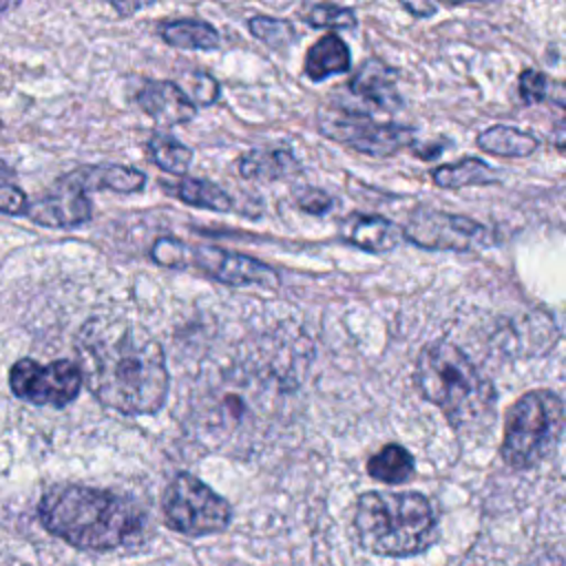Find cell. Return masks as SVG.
I'll return each instance as SVG.
<instances>
[{
    "label": "cell",
    "mask_w": 566,
    "mask_h": 566,
    "mask_svg": "<svg viewBox=\"0 0 566 566\" xmlns=\"http://www.w3.org/2000/svg\"><path fill=\"white\" fill-rule=\"evenodd\" d=\"M88 391L124 416H153L168 396V367L155 336L126 318L95 316L75 340Z\"/></svg>",
    "instance_id": "cell-1"
},
{
    "label": "cell",
    "mask_w": 566,
    "mask_h": 566,
    "mask_svg": "<svg viewBox=\"0 0 566 566\" xmlns=\"http://www.w3.org/2000/svg\"><path fill=\"white\" fill-rule=\"evenodd\" d=\"M42 526L82 551H113L144 524L135 500L82 484L51 486L38 504Z\"/></svg>",
    "instance_id": "cell-2"
},
{
    "label": "cell",
    "mask_w": 566,
    "mask_h": 566,
    "mask_svg": "<svg viewBox=\"0 0 566 566\" xmlns=\"http://www.w3.org/2000/svg\"><path fill=\"white\" fill-rule=\"evenodd\" d=\"M416 385L447 422L460 431H475L493 416L495 389L473 360L447 340L424 347L416 363Z\"/></svg>",
    "instance_id": "cell-3"
},
{
    "label": "cell",
    "mask_w": 566,
    "mask_h": 566,
    "mask_svg": "<svg viewBox=\"0 0 566 566\" xmlns=\"http://www.w3.org/2000/svg\"><path fill=\"white\" fill-rule=\"evenodd\" d=\"M352 531L367 553L411 557L436 542L438 520L418 491H367L354 504Z\"/></svg>",
    "instance_id": "cell-4"
},
{
    "label": "cell",
    "mask_w": 566,
    "mask_h": 566,
    "mask_svg": "<svg viewBox=\"0 0 566 566\" xmlns=\"http://www.w3.org/2000/svg\"><path fill=\"white\" fill-rule=\"evenodd\" d=\"M562 431V398L548 389L526 391L509 409L502 440V458L511 469H531L555 449Z\"/></svg>",
    "instance_id": "cell-5"
},
{
    "label": "cell",
    "mask_w": 566,
    "mask_h": 566,
    "mask_svg": "<svg viewBox=\"0 0 566 566\" xmlns=\"http://www.w3.org/2000/svg\"><path fill=\"white\" fill-rule=\"evenodd\" d=\"M150 254L159 265L179 268V270L195 268V270L212 276L214 281H221L226 285H234V287H239V285L276 287L279 285V276L270 265H265L252 256L230 252V250H223L217 245H195L192 248L177 239L164 237L153 243Z\"/></svg>",
    "instance_id": "cell-6"
},
{
    "label": "cell",
    "mask_w": 566,
    "mask_h": 566,
    "mask_svg": "<svg viewBox=\"0 0 566 566\" xmlns=\"http://www.w3.org/2000/svg\"><path fill=\"white\" fill-rule=\"evenodd\" d=\"M166 524L188 537L221 533L230 526L232 509L192 473H177L164 493Z\"/></svg>",
    "instance_id": "cell-7"
},
{
    "label": "cell",
    "mask_w": 566,
    "mask_h": 566,
    "mask_svg": "<svg viewBox=\"0 0 566 566\" xmlns=\"http://www.w3.org/2000/svg\"><path fill=\"white\" fill-rule=\"evenodd\" d=\"M318 130L369 157H389L413 144L416 130L394 122H376L365 111H349L343 106L321 108Z\"/></svg>",
    "instance_id": "cell-8"
},
{
    "label": "cell",
    "mask_w": 566,
    "mask_h": 566,
    "mask_svg": "<svg viewBox=\"0 0 566 566\" xmlns=\"http://www.w3.org/2000/svg\"><path fill=\"white\" fill-rule=\"evenodd\" d=\"M11 391L27 402L64 407L82 389V374L73 360H53L40 365L33 358H20L9 369Z\"/></svg>",
    "instance_id": "cell-9"
},
{
    "label": "cell",
    "mask_w": 566,
    "mask_h": 566,
    "mask_svg": "<svg viewBox=\"0 0 566 566\" xmlns=\"http://www.w3.org/2000/svg\"><path fill=\"white\" fill-rule=\"evenodd\" d=\"M402 237L427 250H478L493 241L491 230L469 217L444 210H416L402 228Z\"/></svg>",
    "instance_id": "cell-10"
},
{
    "label": "cell",
    "mask_w": 566,
    "mask_h": 566,
    "mask_svg": "<svg viewBox=\"0 0 566 566\" xmlns=\"http://www.w3.org/2000/svg\"><path fill=\"white\" fill-rule=\"evenodd\" d=\"M24 214L38 226L75 228L91 219L93 208L82 190L71 188L57 179L51 192L35 201H29Z\"/></svg>",
    "instance_id": "cell-11"
},
{
    "label": "cell",
    "mask_w": 566,
    "mask_h": 566,
    "mask_svg": "<svg viewBox=\"0 0 566 566\" xmlns=\"http://www.w3.org/2000/svg\"><path fill=\"white\" fill-rule=\"evenodd\" d=\"M137 104L161 126L188 124L197 113L172 80H146L137 91Z\"/></svg>",
    "instance_id": "cell-12"
},
{
    "label": "cell",
    "mask_w": 566,
    "mask_h": 566,
    "mask_svg": "<svg viewBox=\"0 0 566 566\" xmlns=\"http://www.w3.org/2000/svg\"><path fill=\"white\" fill-rule=\"evenodd\" d=\"M62 184L86 190H113V192H139L146 186V175L133 166L122 164H95L80 166L60 177Z\"/></svg>",
    "instance_id": "cell-13"
},
{
    "label": "cell",
    "mask_w": 566,
    "mask_h": 566,
    "mask_svg": "<svg viewBox=\"0 0 566 566\" xmlns=\"http://www.w3.org/2000/svg\"><path fill=\"white\" fill-rule=\"evenodd\" d=\"M347 88L356 97L380 111H396L402 102L396 88V71L376 57L365 60L356 69V73L347 82Z\"/></svg>",
    "instance_id": "cell-14"
},
{
    "label": "cell",
    "mask_w": 566,
    "mask_h": 566,
    "mask_svg": "<svg viewBox=\"0 0 566 566\" xmlns=\"http://www.w3.org/2000/svg\"><path fill=\"white\" fill-rule=\"evenodd\" d=\"M340 234L347 243L365 250V252H389L400 239L402 230L378 214H352L343 221Z\"/></svg>",
    "instance_id": "cell-15"
},
{
    "label": "cell",
    "mask_w": 566,
    "mask_h": 566,
    "mask_svg": "<svg viewBox=\"0 0 566 566\" xmlns=\"http://www.w3.org/2000/svg\"><path fill=\"white\" fill-rule=\"evenodd\" d=\"M239 175L243 179L276 181L301 172L298 159L287 148H254L239 157Z\"/></svg>",
    "instance_id": "cell-16"
},
{
    "label": "cell",
    "mask_w": 566,
    "mask_h": 566,
    "mask_svg": "<svg viewBox=\"0 0 566 566\" xmlns=\"http://www.w3.org/2000/svg\"><path fill=\"white\" fill-rule=\"evenodd\" d=\"M352 69L349 46L336 33H325L305 53L303 71L312 82H323L336 73H347Z\"/></svg>",
    "instance_id": "cell-17"
},
{
    "label": "cell",
    "mask_w": 566,
    "mask_h": 566,
    "mask_svg": "<svg viewBox=\"0 0 566 566\" xmlns=\"http://www.w3.org/2000/svg\"><path fill=\"white\" fill-rule=\"evenodd\" d=\"M161 40L175 49L188 51H212L221 44L219 31L203 20L195 18H179V20H164L157 27Z\"/></svg>",
    "instance_id": "cell-18"
},
{
    "label": "cell",
    "mask_w": 566,
    "mask_h": 566,
    "mask_svg": "<svg viewBox=\"0 0 566 566\" xmlns=\"http://www.w3.org/2000/svg\"><path fill=\"white\" fill-rule=\"evenodd\" d=\"M475 144L480 150L495 157H528L539 148V139L535 135L506 124L484 128L475 137Z\"/></svg>",
    "instance_id": "cell-19"
},
{
    "label": "cell",
    "mask_w": 566,
    "mask_h": 566,
    "mask_svg": "<svg viewBox=\"0 0 566 566\" xmlns=\"http://www.w3.org/2000/svg\"><path fill=\"white\" fill-rule=\"evenodd\" d=\"M431 179L438 188H464V186H489L500 181L495 168L478 157H464L453 164H442L431 170Z\"/></svg>",
    "instance_id": "cell-20"
},
{
    "label": "cell",
    "mask_w": 566,
    "mask_h": 566,
    "mask_svg": "<svg viewBox=\"0 0 566 566\" xmlns=\"http://www.w3.org/2000/svg\"><path fill=\"white\" fill-rule=\"evenodd\" d=\"M166 190L172 192V197H177L179 201L195 206V208H206V210H214V212H230L234 208L232 197L219 188L217 184L208 181V179H199V177H181L175 186L164 184Z\"/></svg>",
    "instance_id": "cell-21"
},
{
    "label": "cell",
    "mask_w": 566,
    "mask_h": 566,
    "mask_svg": "<svg viewBox=\"0 0 566 566\" xmlns=\"http://www.w3.org/2000/svg\"><path fill=\"white\" fill-rule=\"evenodd\" d=\"M367 473L385 484H402L413 475V455L402 444H385L367 460Z\"/></svg>",
    "instance_id": "cell-22"
},
{
    "label": "cell",
    "mask_w": 566,
    "mask_h": 566,
    "mask_svg": "<svg viewBox=\"0 0 566 566\" xmlns=\"http://www.w3.org/2000/svg\"><path fill=\"white\" fill-rule=\"evenodd\" d=\"M148 153H150V159L155 161V166L170 175H186V170L192 161V150L186 144H181L179 139H175L170 135H161V133L150 137Z\"/></svg>",
    "instance_id": "cell-23"
},
{
    "label": "cell",
    "mask_w": 566,
    "mask_h": 566,
    "mask_svg": "<svg viewBox=\"0 0 566 566\" xmlns=\"http://www.w3.org/2000/svg\"><path fill=\"white\" fill-rule=\"evenodd\" d=\"M177 88L186 95V99L197 108L212 106L221 97V86L214 75L206 71H181L177 80H172Z\"/></svg>",
    "instance_id": "cell-24"
},
{
    "label": "cell",
    "mask_w": 566,
    "mask_h": 566,
    "mask_svg": "<svg viewBox=\"0 0 566 566\" xmlns=\"http://www.w3.org/2000/svg\"><path fill=\"white\" fill-rule=\"evenodd\" d=\"M248 31L259 42H263L265 46H270L274 51L287 49L296 40L294 24L290 20H281V18H272V15H254V18H250L248 20Z\"/></svg>",
    "instance_id": "cell-25"
},
{
    "label": "cell",
    "mask_w": 566,
    "mask_h": 566,
    "mask_svg": "<svg viewBox=\"0 0 566 566\" xmlns=\"http://www.w3.org/2000/svg\"><path fill=\"white\" fill-rule=\"evenodd\" d=\"M303 20L314 29H354L356 13L338 4H314L307 9Z\"/></svg>",
    "instance_id": "cell-26"
},
{
    "label": "cell",
    "mask_w": 566,
    "mask_h": 566,
    "mask_svg": "<svg viewBox=\"0 0 566 566\" xmlns=\"http://www.w3.org/2000/svg\"><path fill=\"white\" fill-rule=\"evenodd\" d=\"M517 91L526 106L544 102L548 95V77L537 69H524L517 77Z\"/></svg>",
    "instance_id": "cell-27"
},
{
    "label": "cell",
    "mask_w": 566,
    "mask_h": 566,
    "mask_svg": "<svg viewBox=\"0 0 566 566\" xmlns=\"http://www.w3.org/2000/svg\"><path fill=\"white\" fill-rule=\"evenodd\" d=\"M296 206L307 214H325V212H329L334 201L325 190L305 186L296 192Z\"/></svg>",
    "instance_id": "cell-28"
},
{
    "label": "cell",
    "mask_w": 566,
    "mask_h": 566,
    "mask_svg": "<svg viewBox=\"0 0 566 566\" xmlns=\"http://www.w3.org/2000/svg\"><path fill=\"white\" fill-rule=\"evenodd\" d=\"M27 206H29V199L18 186L0 184V212L20 217L27 212Z\"/></svg>",
    "instance_id": "cell-29"
},
{
    "label": "cell",
    "mask_w": 566,
    "mask_h": 566,
    "mask_svg": "<svg viewBox=\"0 0 566 566\" xmlns=\"http://www.w3.org/2000/svg\"><path fill=\"white\" fill-rule=\"evenodd\" d=\"M106 2L113 7V11H115L117 15L130 18V15L139 13L142 9L150 7L155 0H106Z\"/></svg>",
    "instance_id": "cell-30"
},
{
    "label": "cell",
    "mask_w": 566,
    "mask_h": 566,
    "mask_svg": "<svg viewBox=\"0 0 566 566\" xmlns=\"http://www.w3.org/2000/svg\"><path fill=\"white\" fill-rule=\"evenodd\" d=\"M400 4H402L409 13H413V15H418V18H427V15H433V13H436V4H431L429 0H400Z\"/></svg>",
    "instance_id": "cell-31"
},
{
    "label": "cell",
    "mask_w": 566,
    "mask_h": 566,
    "mask_svg": "<svg viewBox=\"0 0 566 566\" xmlns=\"http://www.w3.org/2000/svg\"><path fill=\"white\" fill-rule=\"evenodd\" d=\"M442 150H444V144H440V142H433V144H424V146H413V144H411V153H413L416 157L424 159V161H429V159H436V157H438Z\"/></svg>",
    "instance_id": "cell-32"
},
{
    "label": "cell",
    "mask_w": 566,
    "mask_h": 566,
    "mask_svg": "<svg viewBox=\"0 0 566 566\" xmlns=\"http://www.w3.org/2000/svg\"><path fill=\"white\" fill-rule=\"evenodd\" d=\"M20 2H22V0H0V15H4V13H9V11H13Z\"/></svg>",
    "instance_id": "cell-33"
},
{
    "label": "cell",
    "mask_w": 566,
    "mask_h": 566,
    "mask_svg": "<svg viewBox=\"0 0 566 566\" xmlns=\"http://www.w3.org/2000/svg\"><path fill=\"white\" fill-rule=\"evenodd\" d=\"M7 175H11V168L0 159V177H7Z\"/></svg>",
    "instance_id": "cell-34"
},
{
    "label": "cell",
    "mask_w": 566,
    "mask_h": 566,
    "mask_svg": "<svg viewBox=\"0 0 566 566\" xmlns=\"http://www.w3.org/2000/svg\"><path fill=\"white\" fill-rule=\"evenodd\" d=\"M444 4H464V2H478V0H442Z\"/></svg>",
    "instance_id": "cell-35"
},
{
    "label": "cell",
    "mask_w": 566,
    "mask_h": 566,
    "mask_svg": "<svg viewBox=\"0 0 566 566\" xmlns=\"http://www.w3.org/2000/svg\"><path fill=\"white\" fill-rule=\"evenodd\" d=\"M0 130H2V122H0Z\"/></svg>",
    "instance_id": "cell-36"
}]
</instances>
